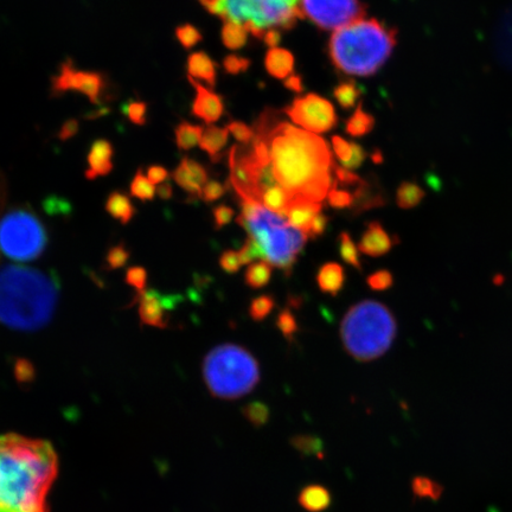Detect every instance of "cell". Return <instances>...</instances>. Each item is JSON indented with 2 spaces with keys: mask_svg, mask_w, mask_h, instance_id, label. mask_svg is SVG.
<instances>
[{
  "mask_svg": "<svg viewBox=\"0 0 512 512\" xmlns=\"http://www.w3.org/2000/svg\"><path fill=\"white\" fill-rule=\"evenodd\" d=\"M254 132L267 146L274 178L292 200L322 204L335 183L336 165L328 143L279 120L271 110L260 115Z\"/></svg>",
  "mask_w": 512,
  "mask_h": 512,
  "instance_id": "6da1fadb",
  "label": "cell"
},
{
  "mask_svg": "<svg viewBox=\"0 0 512 512\" xmlns=\"http://www.w3.org/2000/svg\"><path fill=\"white\" fill-rule=\"evenodd\" d=\"M59 460L48 441L0 437V512H49L48 494Z\"/></svg>",
  "mask_w": 512,
  "mask_h": 512,
  "instance_id": "7a4b0ae2",
  "label": "cell"
},
{
  "mask_svg": "<svg viewBox=\"0 0 512 512\" xmlns=\"http://www.w3.org/2000/svg\"><path fill=\"white\" fill-rule=\"evenodd\" d=\"M59 284L36 268H0V323L19 331H35L54 316Z\"/></svg>",
  "mask_w": 512,
  "mask_h": 512,
  "instance_id": "3957f363",
  "label": "cell"
},
{
  "mask_svg": "<svg viewBox=\"0 0 512 512\" xmlns=\"http://www.w3.org/2000/svg\"><path fill=\"white\" fill-rule=\"evenodd\" d=\"M398 30L377 19H360L332 34L329 51L332 63L344 74L375 75L392 55Z\"/></svg>",
  "mask_w": 512,
  "mask_h": 512,
  "instance_id": "277c9868",
  "label": "cell"
},
{
  "mask_svg": "<svg viewBox=\"0 0 512 512\" xmlns=\"http://www.w3.org/2000/svg\"><path fill=\"white\" fill-rule=\"evenodd\" d=\"M240 226L258 241L265 261L290 275L298 256L303 252L307 235L291 226L285 217L272 213L260 203L241 201Z\"/></svg>",
  "mask_w": 512,
  "mask_h": 512,
  "instance_id": "5b68a950",
  "label": "cell"
},
{
  "mask_svg": "<svg viewBox=\"0 0 512 512\" xmlns=\"http://www.w3.org/2000/svg\"><path fill=\"white\" fill-rule=\"evenodd\" d=\"M398 332L396 319L386 305L364 300L344 316L341 336L345 350L358 362H371L392 347Z\"/></svg>",
  "mask_w": 512,
  "mask_h": 512,
  "instance_id": "8992f818",
  "label": "cell"
},
{
  "mask_svg": "<svg viewBox=\"0 0 512 512\" xmlns=\"http://www.w3.org/2000/svg\"><path fill=\"white\" fill-rule=\"evenodd\" d=\"M203 377L215 398L235 400L258 386L260 367L247 349L236 344H222L204 358Z\"/></svg>",
  "mask_w": 512,
  "mask_h": 512,
  "instance_id": "52a82bcc",
  "label": "cell"
},
{
  "mask_svg": "<svg viewBox=\"0 0 512 512\" xmlns=\"http://www.w3.org/2000/svg\"><path fill=\"white\" fill-rule=\"evenodd\" d=\"M221 18L242 24L256 38H264L267 29L290 30L305 15L302 0H224Z\"/></svg>",
  "mask_w": 512,
  "mask_h": 512,
  "instance_id": "ba28073f",
  "label": "cell"
},
{
  "mask_svg": "<svg viewBox=\"0 0 512 512\" xmlns=\"http://www.w3.org/2000/svg\"><path fill=\"white\" fill-rule=\"evenodd\" d=\"M48 234L38 217L29 209L9 211L0 220V249L15 261H32L46 251Z\"/></svg>",
  "mask_w": 512,
  "mask_h": 512,
  "instance_id": "9c48e42d",
  "label": "cell"
},
{
  "mask_svg": "<svg viewBox=\"0 0 512 512\" xmlns=\"http://www.w3.org/2000/svg\"><path fill=\"white\" fill-rule=\"evenodd\" d=\"M305 17L319 29L338 30L367 15L361 0H302Z\"/></svg>",
  "mask_w": 512,
  "mask_h": 512,
  "instance_id": "30bf717a",
  "label": "cell"
},
{
  "mask_svg": "<svg viewBox=\"0 0 512 512\" xmlns=\"http://www.w3.org/2000/svg\"><path fill=\"white\" fill-rule=\"evenodd\" d=\"M107 88L105 75L75 68L72 60L61 64L59 73L51 80V95L61 96L68 92L86 95L93 105L101 106Z\"/></svg>",
  "mask_w": 512,
  "mask_h": 512,
  "instance_id": "8fae6325",
  "label": "cell"
},
{
  "mask_svg": "<svg viewBox=\"0 0 512 512\" xmlns=\"http://www.w3.org/2000/svg\"><path fill=\"white\" fill-rule=\"evenodd\" d=\"M285 113L294 124L302 126L311 133H325L337 125V114L331 102L316 94L297 98Z\"/></svg>",
  "mask_w": 512,
  "mask_h": 512,
  "instance_id": "7c38bea8",
  "label": "cell"
},
{
  "mask_svg": "<svg viewBox=\"0 0 512 512\" xmlns=\"http://www.w3.org/2000/svg\"><path fill=\"white\" fill-rule=\"evenodd\" d=\"M139 300V317L142 323L152 328L165 329L168 326L166 310L171 307V297L164 298L156 291H145L137 297Z\"/></svg>",
  "mask_w": 512,
  "mask_h": 512,
  "instance_id": "4fadbf2b",
  "label": "cell"
},
{
  "mask_svg": "<svg viewBox=\"0 0 512 512\" xmlns=\"http://www.w3.org/2000/svg\"><path fill=\"white\" fill-rule=\"evenodd\" d=\"M178 187L191 196L200 197L201 191L209 182L206 168L196 160L184 157L172 174Z\"/></svg>",
  "mask_w": 512,
  "mask_h": 512,
  "instance_id": "5bb4252c",
  "label": "cell"
},
{
  "mask_svg": "<svg viewBox=\"0 0 512 512\" xmlns=\"http://www.w3.org/2000/svg\"><path fill=\"white\" fill-rule=\"evenodd\" d=\"M189 82L196 89V98L192 104V114L196 118L206 121L208 125L216 123L224 113V102L220 95H217L198 83L188 78Z\"/></svg>",
  "mask_w": 512,
  "mask_h": 512,
  "instance_id": "9a60e30c",
  "label": "cell"
},
{
  "mask_svg": "<svg viewBox=\"0 0 512 512\" xmlns=\"http://www.w3.org/2000/svg\"><path fill=\"white\" fill-rule=\"evenodd\" d=\"M114 146L107 139H96L89 147L87 155L86 178L94 181L99 177L110 175L114 169Z\"/></svg>",
  "mask_w": 512,
  "mask_h": 512,
  "instance_id": "2e32d148",
  "label": "cell"
},
{
  "mask_svg": "<svg viewBox=\"0 0 512 512\" xmlns=\"http://www.w3.org/2000/svg\"><path fill=\"white\" fill-rule=\"evenodd\" d=\"M398 243L390 236L380 222H370L362 234L358 248L363 254L380 258L388 254Z\"/></svg>",
  "mask_w": 512,
  "mask_h": 512,
  "instance_id": "e0dca14e",
  "label": "cell"
},
{
  "mask_svg": "<svg viewBox=\"0 0 512 512\" xmlns=\"http://www.w3.org/2000/svg\"><path fill=\"white\" fill-rule=\"evenodd\" d=\"M322 204L306 201H292L287 210L286 220L292 227L307 235L315 217L322 213Z\"/></svg>",
  "mask_w": 512,
  "mask_h": 512,
  "instance_id": "ac0fdd59",
  "label": "cell"
},
{
  "mask_svg": "<svg viewBox=\"0 0 512 512\" xmlns=\"http://www.w3.org/2000/svg\"><path fill=\"white\" fill-rule=\"evenodd\" d=\"M298 503L307 512H324L331 507L332 495L320 484H310L300 490Z\"/></svg>",
  "mask_w": 512,
  "mask_h": 512,
  "instance_id": "d6986e66",
  "label": "cell"
},
{
  "mask_svg": "<svg viewBox=\"0 0 512 512\" xmlns=\"http://www.w3.org/2000/svg\"><path fill=\"white\" fill-rule=\"evenodd\" d=\"M188 76L206 82L210 88L216 85V64L204 51H197L188 57Z\"/></svg>",
  "mask_w": 512,
  "mask_h": 512,
  "instance_id": "ffe728a7",
  "label": "cell"
},
{
  "mask_svg": "<svg viewBox=\"0 0 512 512\" xmlns=\"http://www.w3.org/2000/svg\"><path fill=\"white\" fill-rule=\"evenodd\" d=\"M384 204H386V198L382 195V191L373 184L363 181L355 191L351 209L355 215H360L364 211L383 207Z\"/></svg>",
  "mask_w": 512,
  "mask_h": 512,
  "instance_id": "44dd1931",
  "label": "cell"
},
{
  "mask_svg": "<svg viewBox=\"0 0 512 512\" xmlns=\"http://www.w3.org/2000/svg\"><path fill=\"white\" fill-rule=\"evenodd\" d=\"M317 283L320 291L336 297L345 283L344 268L337 262L324 264L317 273Z\"/></svg>",
  "mask_w": 512,
  "mask_h": 512,
  "instance_id": "7402d4cb",
  "label": "cell"
},
{
  "mask_svg": "<svg viewBox=\"0 0 512 512\" xmlns=\"http://www.w3.org/2000/svg\"><path fill=\"white\" fill-rule=\"evenodd\" d=\"M105 209L114 220L119 221L121 224L131 222L133 217L136 216L137 210L134 208L131 198L128 197L123 191H113L108 195Z\"/></svg>",
  "mask_w": 512,
  "mask_h": 512,
  "instance_id": "603a6c76",
  "label": "cell"
},
{
  "mask_svg": "<svg viewBox=\"0 0 512 512\" xmlns=\"http://www.w3.org/2000/svg\"><path fill=\"white\" fill-rule=\"evenodd\" d=\"M265 66L273 78L287 79L294 69V57L290 51L273 48L268 50Z\"/></svg>",
  "mask_w": 512,
  "mask_h": 512,
  "instance_id": "cb8c5ba5",
  "label": "cell"
},
{
  "mask_svg": "<svg viewBox=\"0 0 512 512\" xmlns=\"http://www.w3.org/2000/svg\"><path fill=\"white\" fill-rule=\"evenodd\" d=\"M228 128H221L214 125H208L203 132L200 142L201 149L206 151L214 163L219 162L224 146L228 143Z\"/></svg>",
  "mask_w": 512,
  "mask_h": 512,
  "instance_id": "d4e9b609",
  "label": "cell"
},
{
  "mask_svg": "<svg viewBox=\"0 0 512 512\" xmlns=\"http://www.w3.org/2000/svg\"><path fill=\"white\" fill-rule=\"evenodd\" d=\"M292 197L288 195V192L280 185L268 189L262 194L260 204L262 207L272 211L274 214L285 217L288 208L292 203Z\"/></svg>",
  "mask_w": 512,
  "mask_h": 512,
  "instance_id": "484cf974",
  "label": "cell"
},
{
  "mask_svg": "<svg viewBox=\"0 0 512 512\" xmlns=\"http://www.w3.org/2000/svg\"><path fill=\"white\" fill-rule=\"evenodd\" d=\"M203 127L192 125L187 121H182L175 128L176 144L179 150L189 151L200 144L203 136Z\"/></svg>",
  "mask_w": 512,
  "mask_h": 512,
  "instance_id": "4316f807",
  "label": "cell"
},
{
  "mask_svg": "<svg viewBox=\"0 0 512 512\" xmlns=\"http://www.w3.org/2000/svg\"><path fill=\"white\" fill-rule=\"evenodd\" d=\"M375 126L373 115L364 112L362 104L358 105L356 112L348 119L345 131L351 137L366 136Z\"/></svg>",
  "mask_w": 512,
  "mask_h": 512,
  "instance_id": "83f0119b",
  "label": "cell"
},
{
  "mask_svg": "<svg viewBox=\"0 0 512 512\" xmlns=\"http://www.w3.org/2000/svg\"><path fill=\"white\" fill-rule=\"evenodd\" d=\"M271 278L272 265L262 260L249 265L245 274L246 284L254 290L267 286Z\"/></svg>",
  "mask_w": 512,
  "mask_h": 512,
  "instance_id": "f1b7e54d",
  "label": "cell"
},
{
  "mask_svg": "<svg viewBox=\"0 0 512 512\" xmlns=\"http://www.w3.org/2000/svg\"><path fill=\"white\" fill-rule=\"evenodd\" d=\"M362 94L363 89L355 81L351 80L339 83L334 91L335 99L344 110H350V108L354 107Z\"/></svg>",
  "mask_w": 512,
  "mask_h": 512,
  "instance_id": "f546056e",
  "label": "cell"
},
{
  "mask_svg": "<svg viewBox=\"0 0 512 512\" xmlns=\"http://www.w3.org/2000/svg\"><path fill=\"white\" fill-rule=\"evenodd\" d=\"M248 31L242 24L224 22L222 29V42L230 50L241 49L247 43Z\"/></svg>",
  "mask_w": 512,
  "mask_h": 512,
  "instance_id": "4dcf8cb0",
  "label": "cell"
},
{
  "mask_svg": "<svg viewBox=\"0 0 512 512\" xmlns=\"http://www.w3.org/2000/svg\"><path fill=\"white\" fill-rule=\"evenodd\" d=\"M130 194L139 201L149 202L155 200L157 189L149 178H147L142 169L137 171L130 184Z\"/></svg>",
  "mask_w": 512,
  "mask_h": 512,
  "instance_id": "1f68e13d",
  "label": "cell"
},
{
  "mask_svg": "<svg viewBox=\"0 0 512 512\" xmlns=\"http://www.w3.org/2000/svg\"><path fill=\"white\" fill-rule=\"evenodd\" d=\"M425 197V192L414 183L405 182L396 192V201L401 209H412Z\"/></svg>",
  "mask_w": 512,
  "mask_h": 512,
  "instance_id": "d6a6232c",
  "label": "cell"
},
{
  "mask_svg": "<svg viewBox=\"0 0 512 512\" xmlns=\"http://www.w3.org/2000/svg\"><path fill=\"white\" fill-rule=\"evenodd\" d=\"M242 414L256 428L264 427L271 418L270 408L260 401L248 403L242 408Z\"/></svg>",
  "mask_w": 512,
  "mask_h": 512,
  "instance_id": "836d02e7",
  "label": "cell"
},
{
  "mask_svg": "<svg viewBox=\"0 0 512 512\" xmlns=\"http://www.w3.org/2000/svg\"><path fill=\"white\" fill-rule=\"evenodd\" d=\"M339 243V254L344 262H347L349 266L356 268L358 271H362V264L360 255H358V249L355 242L352 241L351 236L347 232H343L338 236Z\"/></svg>",
  "mask_w": 512,
  "mask_h": 512,
  "instance_id": "e575fe53",
  "label": "cell"
},
{
  "mask_svg": "<svg viewBox=\"0 0 512 512\" xmlns=\"http://www.w3.org/2000/svg\"><path fill=\"white\" fill-rule=\"evenodd\" d=\"M121 113L131 121L132 124L137 126H144L147 123V113H149V106L142 100H127L120 108Z\"/></svg>",
  "mask_w": 512,
  "mask_h": 512,
  "instance_id": "d590c367",
  "label": "cell"
},
{
  "mask_svg": "<svg viewBox=\"0 0 512 512\" xmlns=\"http://www.w3.org/2000/svg\"><path fill=\"white\" fill-rule=\"evenodd\" d=\"M291 444L296 450L307 456L323 457V441L313 435H297L292 438Z\"/></svg>",
  "mask_w": 512,
  "mask_h": 512,
  "instance_id": "8d00e7d4",
  "label": "cell"
},
{
  "mask_svg": "<svg viewBox=\"0 0 512 512\" xmlns=\"http://www.w3.org/2000/svg\"><path fill=\"white\" fill-rule=\"evenodd\" d=\"M176 38L184 49H192L202 41L201 31L192 24H182L176 28Z\"/></svg>",
  "mask_w": 512,
  "mask_h": 512,
  "instance_id": "74e56055",
  "label": "cell"
},
{
  "mask_svg": "<svg viewBox=\"0 0 512 512\" xmlns=\"http://www.w3.org/2000/svg\"><path fill=\"white\" fill-rule=\"evenodd\" d=\"M274 306V298L264 294V296L252 300L251 307H249V315H251L254 322H262V320L270 316Z\"/></svg>",
  "mask_w": 512,
  "mask_h": 512,
  "instance_id": "f35d334b",
  "label": "cell"
},
{
  "mask_svg": "<svg viewBox=\"0 0 512 512\" xmlns=\"http://www.w3.org/2000/svg\"><path fill=\"white\" fill-rule=\"evenodd\" d=\"M239 256L242 266L252 265L255 260L265 261L264 251L252 236H248L245 245L240 249Z\"/></svg>",
  "mask_w": 512,
  "mask_h": 512,
  "instance_id": "ab89813d",
  "label": "cell"
},
{
  "mask_svg": "<svg viewBox=\"0 0 512 512\" xmlns=\"http://www.w3.org/2000/svg\"><path fill=\"white\" fill-rule=\"evenodd\" d=\"M277 328L288 342L293 341L294 336L297 335L299 326L297 319L294 317L291 310L285 309L279 313L277 318Z\"/></svg>",
  "mask_w": 512,
  "mask_h": 512,
  "instance_id": "60d3db41",
  "label": "cell"
},
{
  "mask_svg": "<svg viewBox=\"0 0 512 512\" xmlns=\"http://www.w3.org/2000/svg\"><path fill=\"white\" fill-rule=\"evenodd\" d=\"M131 253L125 247L124 243L114 246L107 252L106 255V266L108 270H119L126 266L128 260H130Z\"/></svg>",
  "mask_w": 512,
  "mask_h": 512,
  "instance_id": "b9f144b4",
  "label": "cell"
},
{
  "mask_svg": "<svg viewBox=\"0 0 512 512\" xmlns=\"http://www.w3.org/2000/svg\"><path fill=\"white\" fill-rule=\"evenodd\" d=\"M126 283L137 291L138 296L146 291L147 272L144 267L134 266L126 272ZM137 296V297H138Z\"/></svg>",
  "mask_w": 512,
  "mask_h": 512,
  "instance_id": "7bdbcfd3",
  "label": "cell"
},
{
  "mask_svg": "<svg viewBox=\"0 0 512 512\" xmlns=\"http://www.w3.org/2000/svg\"><path fill=\"white\" fill-rule=\"evenodd\" d=\"M328 202L335 209L351 208L352 203H354V195H351L348 191L337 189V182L335 181L329 192Z\"/></svg>",
  "mask_w": 512,
  "mask_h": 512,
  "instance_id": "ee69618b",
  "label": "cell"
},
{
  "mask_svg": "<svg viewBox=\"0 0 512 512\" xmlns=\"http://www.w3.org/2000/svg\"><path fill=\"white\" fill-rule=\"evenodd\" d=\"M367 284L373 291H386L394 285V277L387 270L377 271L369 275Z\"/></svg>",
  "mask_w": 512,
  "mask_h": 512,
  "instance_id": "f6af8a7d",
  "label": "cell"
},
{
  "mask_svg": "<svg viewBox=\"0 0 512 512\" xmlns=\"http://www.w3.org/2000/svg\"><path fill=\"white\" fill-rule=\"evenodd\" d=\"M227 190L228 184H223L219 181H209L204 185L200 198L206 203H213L219 201L226 194Z\"/></svg>",
  "mask_w": 512,
  "mask_h": 512,
  "instance_id": "bcb514c9",
  "label": "cell"
},
{
  "mask_svg": "<svg viewBox=\"0 0 512 512\" xmlns=\"http://www.w3.org/2000/svg\"><path fill=\"white\" fill-rule=\"evenodd\" d=\"M251 67V61L245 59V57L229 55L223 61V68L230 75H238Z\"/></svg>",
  "mask_w": 512,
  "mask_h": 512,
  "instance_id": "7dc6e473",
  "label": "cell"
},
{
  "mask_svg": "<svg viewBox=\"0 0 512 512\" xmlns=\"http://www.w3.org/2000/svg\"><path fill=\"white\" fill-rule=\"evenodd\" d=\"M229 133H232L238 142L248 145L252 143V140H254L255 132L252 130L251 127L243 124L238 123V121H233V123H230L228 126Z\"/></svg>",
  "mask_w": 512,
  "mask_h": 512,
  "instance_id": "c3c4849f",
  "label": "cell"
},
{
  "mask_svg": "<svg viewBox=\"0 0 512 512\" xmlns=\"http://www.w3.org/2000/svg\"><path fill=\"white\" fill-rule=\"evenodd\" d=\"M220 267L228 274H236L241 270L239 252L226 251L220 256Z\"/></svg>",
  "mask_w": 512,
  "mask_h": 512,
  "instance_id": "681fc988",
  "label": "cell"
},
{
  "mask_svg": "<svg viewBox=\"0 0 512 512\" xmlns=\"http://www.w3.org/2000/svg\"><path fill=\"white\" fill-rule=\"evenodd\" d=\"M15 376L19 383L28 384L35 380V367L28 360H18L15 364Z\"/></svg>",
  "mask_w": 512,
  "mask_h": 512,
  "instance_id": "f907efd6",
  "label": "cell"
},
{
  "mask_svg": "<svg viewBox=\"0 0 512 512\" xmlns=\"http://www.w3.org/2000/svg\"><path fill=\"white\" fill-rule=\"evenodd\" d=\"M332 146L336 156L343 165L347 164L352 156V145L351 143L344 140L342 137L335 136L332 138Z\"/></svg>",
  "mask_w": 512,
  "mask_h": 512,
  "instance_id": "816d5d0a",
  "label": "cell"
},
{
  "mask_svg": "<svg viewBox=\"0 0 512 512\" xmlns=\"http://www.w3.org/2000/svg\"><path fill=\"white\" fill-rule=\"evenodd\" d=\"M330 223V217L326 216L322 213L318 214L315 219H313L311 223V227L309 233H307V238L309 239H318L322 236L326 229H328Z\"/></svg>",
  "mask_w": 512,
  "mask_h": 512,
  "instance_id": "f5cc1de1",
  "label": "cell"
},
{
  "mask_svg": "<svg viewBox=\"0 0 512 512\" xmlns=\"http://www.w3.org/2000/svg\"><path fill=\"white\" fill-rule=\"evenodd\" d=\"M235 216L234 210L227 206H219L213 210L214 226L216 229H221L228 226L233 221Z\"/></svg>",
  "mask_w": 512,
  "mask_h": 512,
  "instance_id": "db71d44e",
  "label": "cell"
},
{
  "mask_svg": "<svg viewBox=\"0 0 512 512\" xmlns=\"http://www.w3.org/2000/svg\"><path fill=\"white\" fill-rule=\"evenodd\" d=\"M79 132L80 121L76 119H68L67 121H64L59 132H57V138H59L61 142H68V140L78 136Z\"/></svg>",
  "mask_w": 512,
  "mask_h": 512,
  "instance_id": "11a10c76",
  "label": "cell"
},
{
  "mask_svg": "<svg viewBox=\"0 0 512 512\" xmlns=\"http://www.w3.org/2000/svg\"><path fill=\"white\" fill-rule=\"evenodd\" d=\"M335 181L344 187H351V185H360L363 182V179L358 177L354 172L349 171L348 169L338 168L335 166Z\"/></svg>",
  "mask_w": 512,
  "mask_h": 512,
  "instance_id": "9f6ffc18",
  "label": "cell"
},
{
  "mask_svg": "<svg viewBox=\"0 0 512 512\" xmlns=\"http://www.w3.org/2000/svg\"><path fill=\"white\" fill-rule=\"evenodd\" d=\"M146 177L153 184H163L168 182L169 171L162 165H151L147 168Z\"/></svg>",
  "mask_w": 512,
  "mask_h": 512,
  "instance_id": "6f0895ef",
  "label": "cell"
},
{
  "mask_svg": "<svg viewBox=\"0 0 512 512\" xmlns=\"http://www.w3.org/2000/svg\"><path fill=\"white\" fill-rule=\"evenodd\" d=\"M352 145V156L347 164H345V169L348 170H356L360 168L363 164L364 160L367 158V153L364 151L363 147L356 144L351 143Z\"/></svg>",
  "mask_w": 512,
  "mask_h": 512,
  "instance_id": "680465c9",
  "label": "cell"
},
{
  "mask_svg": "<svg viewBox=\"0 0 512 512\" xmlns=\"http://www.w3.org/2000/svg\"><path fill=\"white\" fill-rule=\"evenodd\" d=\"M44 208H46L49 213H67L70 209L69 203L61 200L59 197L48 198V200L44 202Z\"/></svg>",
  "mask_w": 512,
  "mask_h": 512,
  "instance_id": "91938a15",
  "label": "cell"
},
{
  "mask_svg": "<svg viewBox=\"0 0 512 512\" xmlns=\"http://www.w3.org/2000/svg\"><path fill=\"white\" fill-rule=\"evenodd\" d=\"M112 113V108L108 107L106 105H101L95 108L93 111L87 112L85 115H83V119L87 121H95L99 120L101 118L107 117V115H110Z\"/></svg>",
  "mask_w": 512,
  "mask_h": 512,
  "instance_id": "94428289",
  "label": "cell"
},
{
  "mask_svg": "<svg viewBox=\"0 0 512 512\" xmlns=\"http://www.w3.org/2000/svg\"><path fill=\"white\" fill-rule=\"evenodd\" d=\"M210 14L222 16L224 0H198Z\"/></svg>",
  "mask_w": 512,
  "mask_h": 512,
  "instance_id": "6125c7cd",
  "label": "cell"
},
{
  "mask_svg": "<svg viewBox=\"0 0 512 512\" xmlns=\"http://www.w3.org/2000/svg\"><path fill=\"white\" fill-rule=\"evenodd\" d=\"M285 87L291 89L292 92L302 93L304 86L303 80L299 75H291L285 81Z\"/></svg>",
  "mask_w": 512,
  "mask_h": 512,
  "instance_id": "be15d7a7",
  "label": "cell"
},
{
  "mask_svg": "<svg viewBox=\"0 0 512 512\" xmlns=\"http://www.w3.org/2000/svg\"><path fill=\"white\" fill-rule=\"evenodd\" d=\"M264 40H265V43L267 44V46L270 47L271 49L277 48L278 44L280 43V40H281V35H280L279 30H275V29L268 30L266 32Z\"/></svg>",
  "mask_w": 512,
  "mask_h": 512,
  "instance_id": "e7e4bbea",
  "label": "cell"
},
{
  "mask_svg": "<svg viewBox=\"0 0 512 512\" xmlns=\"http://www.w3.org/2000/svg\"><path fill=\"white\" fill-rule=\"evenodd\" d=\"M157 195L162 198V200H170L172 195H174V189H172L171 183L165 182L160 184L157 188Z\"/></svg>",
  "mask_w": 512,
  "mask_h": 512,
  "instance_id": "03108f58",
  "label": "cell"
},
{
  "mask_svg": "<svg viewBox=\"0 0 512 512\" xmlns=\"http://www.w3.org/2000/svg\"><path fill=\"white\" fill-rule=\"evenodd\" d=\"M374 158V162L375 163H381L382 162V157H381V153L380 152H376L375 155L373 156Z\"/></svg>",
  "mask_w": 512,
  "mask_h": 512,
  "instance_id": "003e7915",
  "label": "cell"
}]
</instances>
